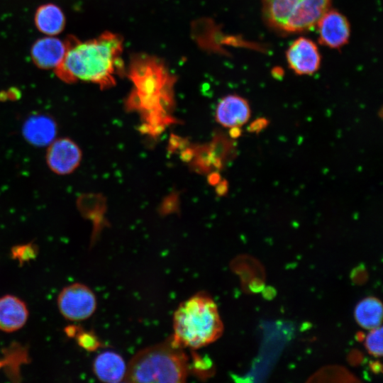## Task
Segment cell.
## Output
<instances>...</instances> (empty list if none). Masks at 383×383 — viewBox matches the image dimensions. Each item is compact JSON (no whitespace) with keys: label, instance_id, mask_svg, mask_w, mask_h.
<instances>
[{"label":"cell","instance_id":"5bb4252c","mask_svg":"<svg viewBox=\"0 0 383 383\" xmlns=\"http://www.w3.org/2000/svg\"><path fill=\"white\" fill-rule=\"evenodd\" d=\"M93 371L96 377L104 382H124L127 366L123 357L113 351H104L98 355L93 362Z\"/></svg>","mask_w":383,"mask_h":383},{"label":"cell","instance_id":"52a82bcc","mask_svg":"<svg viewBox=\"0 0 383 383\" xmlns=\"http://www.w3.org/2000/svg\"><path fill=\"white\" fill-rule=\"evenodd\" d=\"M82 154L79 145L71 138H56L47 146L45 155L48 168L58 175H67L79 166Z\"/></svg>","mask_w":383,"mask_h":383},{"label":"cell","instance_id":"ba28073f","mask_svg":"<svg viewBox=\"0 0 383 383\" xmlns=\"http://www.w3.org/2000/svg\"><path fill=\"white\" fill-rule=\"evenodd\" d=\"M289 69L297 75H311L321 65V55L316 43L306 37L295 39L285 52Z\"/></svg>","mask_w":383,"mask_h":383},{"label":"cell","instance_id":"30bf717a","mask_svg":"<svg viewBox=\"0 0 383 383\" xmlns=\"http://www.w3.org/2000/svg\"><path fill=\"white\" fill-rule=\"evenodd\" d=\"M67 46L57 35H45L32 45L31 57L34 63L45 70H57L62 65Z\"/></svg>","mask_w":383,"mask_h":383},{"label":"cell","instance_id":"8fae6325","mask_svg":"<svg viewBox=\"0 0 383 383\" xmlns=\"http://www.w3.org/2000/svg\"><path fill=\"white\" fill-rule=\"evenodd\" d=\"M251 110L248 101L240 96L230 94L218 103L216 118L226 128L240 127L250 118Z\"/></svg>","mask_w":383,"mask_h":383},{"label":"cell","instance_id":"9c48e42d","mask_svg":"<svg viewBox=\"0 0 383 383\" xmlns=\"http://www.w3.org/2000/svg\"><path fill=\"white\" fill-rule=\"evenodd\" d=\"M316 26L319 43L327 48L340 49L349 42L351 34L350 22L338 10L330 8Z\"/></svg>","mask_w":383,"mask_h":383},{"label":"cell","instance_id":"8992f818","mask_svg":"<svg viewBox=\"0 0 383 383\" xmlns=\"http://www.w3.org/2000/svg\"><path fill=\"white\" fill-rule=\"evenodd\" d=\"M57 305L61 315L71 321L89 318L95 312L96 298L87 285L75 282L65 287L57 298Z\"/></svg>","mask_w":383,"mask_h":383},{"label":"cell","instance_id":"4fadbf2b","mask_svg":"<svg viewBox=\"0 0 383 383\" xmlns=\"http://www.w3.org/2000/svg\"><path fill=\"white\" fill-rule=\"evenodd\" d=\"M23 135L31 145L48 146L57 137V126L50 116L43 114L29 117L23 126Z\"/></svg>","mask_w":383,"mask_h":383},{"label":"cell","instance_id":"6da1fadb","mask_svg":"<svg viewBox=\"0 0 383 383\" xmlns=\"http://www.w3.org/2000/svg\"><path fill=\"white\" fill-rule=\"evenodd\" d=\"M122 52L121 37L106 32L96 38L77 41L67 47L65 59L57 71L66 80L110 87L123 71Z\"/></svg>","mask_w":383,"mask_h":383},{"label":"cell","instance_id":"2e32d148","mask_svg":"<svg viewBox=\"0 0 383 383\" xmlns=\"http://www.w3.org/2000/svg\"><path fill=\"white\" fill-rule=\"evenodd\" d=\"M355 318L357 323L365 329L372 330L381 326L382 305L375 297L361 300L355 306Z\"/></svg>","mask_w":383,"mask_h":383},{"label":"cell","instance_id":"ac0fdd59","mask_svg":"<svg viewBox=\"0 0 383 383\" xmlns=\"http://www.w3.org/2000/svg\"><path fill=\"white\" fill-rule=\"evenodd\" d=\"M75 338L79 345L89 351L95 350L100 344L97 338L91 332L80 330Z\"/></svg>","mask_w":383,"mask_h":383},{"label":"cell","instance_id":"7a4b0ae2","mask_svg":"<svg viewBox=\"0 0 383 383\" xmlns=\"http://www.w3.org/2000/svg\"><path fill=\"white\" fill-rule=\"evenodd\" d=\"M223 331L216 304L208 294L199 292L181 303L174 311L170 338L182 348L198 349L218 340Z\"/></svg>","mask_w":383,"mask_h":383},{"label":"cell","instance_id":"d6986e66","mask_svg":"<svg viewBox=\"0 0 383 383\" xmlns=\"http://www.w3.org/2000/svg\"><path fill=\"white\" fill-rule=\"evenodd\" d=\"M11 255L13 259L23 262L34 257L36 255V250L35 246L29 243L13 247L11 250Z\"/></svg>","mask_w":383,"mask_h":383},{"label":"cell","instance_id":"7c38bea8","mask_svg":"<svg viewBox=\"0 0 383 383\" xmlns=\"http://www.w3.org/2000/svg\"><path fill=\"white\" fill-rule=\"evenodd\" d=\"M28 316V309L22 299L11 294L0 297V331H17L25 326Z\"/></svg>","mask_w":383,"mask_h":383},{"label":"cell","instance_id":"5b68a950","mask_svg":"<svg viewBox=\"0 0 383 383\" xmlns=\"http://www.w3.org/2000/svg\"><path fill=\"white\" fill-rule=\"evenodd\" d=\"M129 77L135 86L133 98L138 99L140 103L153 106L169 99L174 78L156 57L135 56L130 65Z\"/></svg>","mask_w":383,"mask_h":383},{"label":"cell","instance_id":"44dd1931","mask_svg":"<svg viewBox=\"0 0 383 383\" xmlns=\"http://www.w3.org/2000/svg\"><path fill=\"white\" fill-rule=\"evenodd\" d=\"M79 331V328L75 326H68L65 328V333L70 338H75Z\"/></svg>","mask_w":383,"mask_h":383},{"label":"cell","instance_id":"3957f363","mask_svg":"<svg viewBox=\"0 0 383 383\" xmlns=\"http://www.w3.org/2000/svg\"><path fill=\"white\" fill-rule=\"evenodd\" d=\"M183 349L170 338L140 350L128 363L124 382H185L190 372V362Z\"/></svg>","mask_w":383,"mask_h":383},{"label":"cell","instance_id":"7402d4cb","mask_svg":"<svg viewBox=\"0 0 383 383\" xmlns=\"http://www.w3.org/2000/svg\"><path fill=\"white\" fill-rule=\"evenodd\" d=\"M240 133H241V130L240 128V127H234V128H231V135L233 137V138H238L240 135Z\"/></svg>","mask_w":383,"mask_h":383},{"label":"cell","instance_id":"9a60e30c","mask_svg":"<svg viewBox=\"0 0 383 383\" xmlns=\"http://www.w3.org/2000/svg\"><path fill=\"white\" fill-rule=\"evenodd\" d=\"M35 23L44 35H57L65 28V14L58 6L45 4L37 9Z\"/></svg>","mask_w":383,"mask_h":383},{"label":"cell","instance_id":"277c9868","mask_svg":"<svg viewBox=\"0 0 383 383\" xmlns=\"http://www.w3.org/2000/svg\"><path fill=\"white\" fill-rule=\"evenodd\" d=\"M333 0H262L265 24L277 34H297L313 29Z\"/></svg>","mask_w":383,"mask_h":383},{"label":"cell","instance_id":"ffe728a7","mask_svg":"<svg viewBox=\"0 0 383 383\" xmlns=\"http://www.w3.org/2000/svg\"><path fill=\"white\" fill-rule=\"evenodd\" d=\"M269 121L265 118H259L253 121L248 127L251 133H258L267 126Z\"/></svg>","mask_w":383,"mask_h":383},{"label":"cell","instance_id":"e0dca14e","mask_svg":"<svg viewBox=\"0 0 383 383\" xmlns=\"http://www.w3.org/2000/svg\"><path fill=\"white\" fill-rule=\"evenodd\" d=\"M382 328L379 326L372 329L365 340L367 350L375 357H380L382 355Z\"/></svg>","mask_w":383,"mask_h":383}]
</instances>
